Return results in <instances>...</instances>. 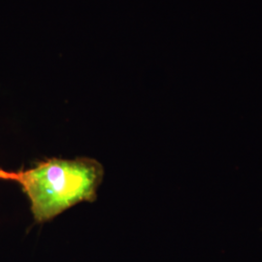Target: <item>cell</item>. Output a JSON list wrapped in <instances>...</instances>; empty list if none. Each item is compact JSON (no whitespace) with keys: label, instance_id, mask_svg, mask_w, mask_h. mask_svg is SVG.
Returning <instances> with one entry per match:
<instances>
[{"label":"cell","instance_id":"2","mask_svg":"<svg viewBox=\"0 0 262 262\" xmlns=\"http://www.w3.org/2000/svg\"><path fill=\"white\" fill-rule=\"evenodd\" d=\"M17 179V171H6L3 169H0V180L2 181H10V182H16Z\"/></svg>","mask_w":262,"mask_h":262},{"label":"cell","instance_id":"1","mask_svg":"<svg viewBox=\"0 0 262 262\" xmlns=\"http://www.w3.org/2000/svg\"><path fill=\"white\" fill-rule=\"evenodd\" d=\"M103 177L96 159L52 158L17 171L15 183L28 197L35 223L45 224L82 202H94Z\"/></svg>","mask_w":262,"mask_h":262}]
</instances>
